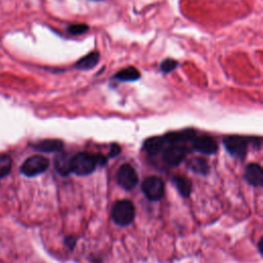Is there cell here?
I'll use <instances>...</instances> for the list:
<instances>
[{"label": "cell", "instance_id": "12", "mask_svg": "<svg viewBox=\"0 0 263 263\" xmlns=\"http://www.w3.org/2000/svg\"><path fill=\"white\" fill-rule=\"evenodd\" d=\"M165 145H166V142H165L164 136L151 137L144 142L143 149L150 155H156L163 151V149L165 148Z\"/></svg>", "mask_w": 263, "mask_h": 263}, {"label": "cell", "instance_id": "11", "mask_svg": "<svg viewBox=\"0 0 263 263\" xmlns=\"http://www.w3.org/2000/svg\"><path fill=\"white\" fill-rule=\"evenodd\" d=\"M33 148L40 152L52 153V152H60L64 149V142L59 139H46L42 141L34 144Z\"/></svg>", "mask_w": 263, "mask_h": 263}, {"label": "cell", "instance_id": "3", "mask_svg": "<svg viewBox=\"0 0 263 263\" xmlns=\"http://www.w3.org/2000/svg\"><path fill=\"white\" fill-rule=\"evenodd\" d=\"M49 167V161L42 155H33L23 163L21 173L27 177H35L44 173Z\"/></svg>", "mask_w": 263, "mask_h": 263}, {"label": "cell", "instance_id": "20", "mask_svg": "<svg viewBox=\"0 0 263 263\" xmlns=\"http://www.w3.org/2000/svg\"><path fill=\"white\" fill-rule=\"evenodd\" d=\"M65 245L70 249V250H73L75 248V245H76V239L74 237H66L65 238Z\"/></svg>", "mask_w": 263, "mask_h": 263}, {"label": "cell", "instance_id": "13", "mask_svg": "<svg viewBox=\"0 0 263 263\" xmlns=\"http://www.w3.org/2000/svg\"><path fill=\"white\" fill-rule=\"evenodd\" d=\"M100 60V54L98 51H93L90 52V54H87L86 56L82 57L81 59H79L76 64H75V68L79 69V70H90L96 67V65L98 64Z\"/></svg>", "mask_w": 263, "mask_h": 263}, {"label": "cell", "instance_id": "15", "mask_svg": "<svg viewBox=\"0 0 263 263\" xmlns=\"http://www.w3.org/2000/svg\"><path fill=\"white\" fill-rule=\"evenodd\" d=\"M172 182L175 184V186H176L181 197L188 198L190 196L192 186H191V182L187 178L183 176H176L173 178Z\"/></svg>", "mask_w": 263, "mask_h": 263}, {"label": "cell", "instance_id": "18", "mask_svg": "<svg viewBox=\"0 0 263 263\" xmlns=\"http://www.w3.org/2000/svg\"><path fill=\"white\" fill-rule=\"evenodd\" d=\"M89 26L85 25V24H72L68 26L67 28V32L71 35H82L84 33H86L89 31Z\"/></svg>", "mask_w": 263, "mask_h": 263}, {"label": "cell", "instance_id": "9", "mask_svg": "<svg viewBox=\"0 0 263 263\" xmlns=\"http://www.w3.org/2000/svg\"><path fill=\"white\" fill-rule=\"evenodd\" d=\"M71 161H72V155H70L67 152H58L57 156L55 157L54 165L56 171L63 177L69 176L72 173L71 168Z\"/></svg>", "mask_w": 263, "mask_h": 263}, {"label": "cell", "instance_id": "17", "mask_svg": "<svg viewBox=\"0 0 263 263\" xmlns=\"http://www.w3.org/2000/svg\"><path fill=\"white\" fill-rule=\"evenodd\" d=\"M12 168V160L8 154H0V179L6 177Z\"/></svg>", "mask_w": 263, "mask_h": 263}, {"label": "cell", "instance_id": "19", "mask_svg": "<svg viewBox=\"0 0 263 263\" xmlns=\"http://www.w3.org/2000/svg\"><path fill=\"white\" fill-rule=\"evenodd\" d=\"M178 66V62L176 60H173V59H166L165 61L162 62L161 64V70L165 73L168 74L170 72H172L173 70H175Z\"/></svg>", "mask_w": 263, "mask_h": 263}, {"label": "cell", "instance_id": "22", "mask_svg": "<svg viewBox=\"0 0 263 263\" xmlns=\"http://www.w3.org/2000/svg\"><path fill=\"white\" fill-rule=\"evenodd\" d=\"M96 156V162H97V166H100V167H104L105 165L107 164V160H108V157L107 156H105L103 154H97L95 155Z\"/></svg>", "mask_w": 263, "mask_h": 263}, {"label": "cell", "instance_id": "10", "mask_svg": "<svg viewBox=\"0 0 263 263\" xmlns=\"http://www.w3.org/2000/svg\"><path fill=\"white\" fill-rule=\"evenodd\" d=\"M245 179L255 187H261L263 185V170L258 164H249L245 170Z\"/></svg>", "mask_w": 263, "mask_h": 263}, {"label": "cell", "instance_id": "4", "mask_svg": "<svg viewBox=\"0 0 263 263\" xmlns=\"http://www.w3.org/2000/svg\"><path fill=\"white\" fill-rule=\"evenodd\" d=\"M141 189L144 196L152 202L161 201L165 195V183L162 178L150 176L146 178L142 184Z\"/></svg>", "mask_w": 263, "mask_h": 263}, {"label": "cell", "instance_id": "23", "mask_svg": "<svg viewBox=\"0 0 263 263\" xmlns=\"http://www.w3.org/2000/svg\"><path fill=\"white\" fill-rule=\"evenodd\" d=\"M91 258H92L91 260H92V262H93V263H102V262H103V260H102V259H101L99 256H97V257H94V256H92Z\"/></svg>", "mask_w": 263, "mask_h": 263}, {"label": "cell", "instance_id": "2", "mask_svg": "<svg viewBox=\"0 0 263 263\" xmlns=\"http://www.w3.org/2000/svg\"><path fill=\"white\" fill-rule=\"evenodd\" d=\"M97 167L96 156L87 152H78L72 155L71 168L72 173L78 176H87L91 175Z\"/></svg>", "mask_w": 263, "mask_h": 263}, {"label": "cell", "instance_id": "25", "mask_svg": "<svg viewBox=\"0 0 263 263\" xmlns=\"http://www.w3.org/2000/svg\"><path fill=\"white\" fill-rule=\"evenodd\" d=\"M92 1H103V0H92Z\"/></svg>", "mask_w": 263, "mask_h": 263}, {"label": "cell", "instance_id": "5", "mask_svg": "<svg viewBox=\"0 0 263 263\" xmlns=\"http://www.w3.org/2000/svg\"><path fill=\"white\" fill-rule=\"evenodd\" d=\"M249 142L250 138L244 136H229L223 140V144L227 152L237 159H243L246 155Z\"/></svg>", "mask_w": 263, "mask_h": 263}, {"label": "cell", "instance_id": "1", "mask_svg": "<svg viewBox=\"0 0 263 263\" xmlns=\"http://www.w3.org/2000/svg\"><path fill=\"white\" fill-rule=\"evenodd\" d=\"M135 215V206L129 200H119L112 207L111 217L117 225L128 226L134 221Z\"/></svg>", "mask_w": 263, "mask_h": 263}, {"label": "cell", "instance_id": "21", "mask_svg": "<svg viewBox=\"0 0 263 263\" xmlns=\"http://www.w3.org/2000/svg\"><path fill=\"white\" fill-rule=\"evenodd\" d=\"M120 151H121V147L118 144L113 143V144H111L108 157H115V156H117L120 153Z\"/></svg>", "mask_w": 263, "mask_h": 263}, {"label": "cell", "instance_id": "24", "mask_svg": "<svg viewBox=\"0 0 263 263\" xmlns=\"http://www.w3.org/2000/svg\"><path fill=\"white\" fill-rule=\"evenodd\" d=\"M261 245H262V240H260V241H259V243H258V249H259V252L262 254V248H261Z\"/></svg>", "mask_w": 263, "mask_h": 263}, {"label": "cell", "instance_id": "16", "mask_svg": "<svg viewBox=\"0 0 263 263\" xmlns=\"http://www.w3.org/2000/svg\"><path fill=\"white\" fill-rule=\"evenodd\" d=\"M188 167L192 172L202 175V176H206L210 172V167L208 163L203 159H192L189 162Z\"/></svg>", "mask_w": 263, "mask_h": 263}, {"label": "cell", "instance_id": "7", "mask_svg": "<svg viewBox=\"0 0 263 263\" xmlns=\"http://www.w3.org/2000/svg\"><path fill=\"white\" fill-rule=\"evenodd\" d=\"M117 182L126 190L134 189L139 183V177L136 170L129 164L122 165L117 172Z\"/></svg>", "mask_w": 263, "mask_h": 263}, {"label": "cell", "instance_id": "14", "mask_svg": "<svg viewBox=\"0 0 263 263\" xmlns=\"http://www.w3.org/2000/svg\"><path fill=\"white\" fill-rule=\"evenodd\" d=\"M140 77H141V74H140V72L138 71V70L135 67H132V66L120 70V71H118L114 75V78L116 80H119V81H130V82L136 81Z\"/></svg>", "mask_w": 263, "mask_h": 263}, {"label": "cell", "instance_id": "6", "mask_svg": "<svg viewBox=\"0 0 263 263\" xmlns=\"http://www.w3.org/2000/svg\"><path fill=\"white\" fill-rule=\"evenodd\" d=\"M187 154L188 148L184 145L170 144L163 149V160L171 167H177L186 159Z\"/></svg>", "mask_w": 263, "mask_h": 263}, {"label": "cell", "instance_id": "8", "mask_svg": "<svg viewBox=\"0 0 263 263\" xmlns=\"http://www.w3.org/2000/svg\"><path fill=\"white\" fill-rule=\"evenodd\" d=\"M192 147L200 153L204 154H215L218 150V144L215 140L210 136H195L191 140Z\"/></svg>", "mask_w": 263, "mask_h": 263}]
</instances>
